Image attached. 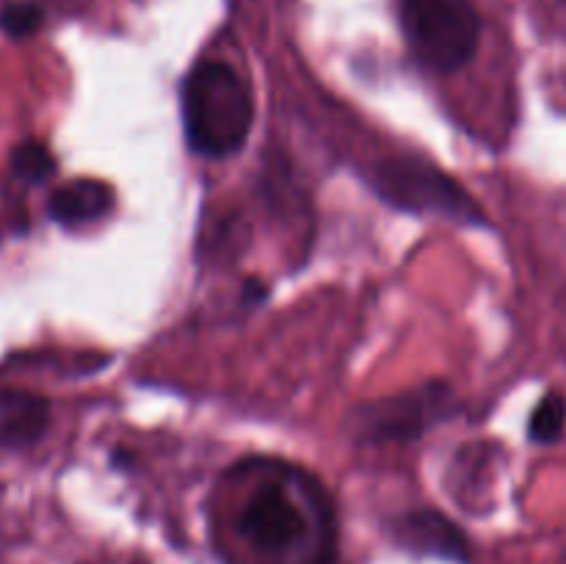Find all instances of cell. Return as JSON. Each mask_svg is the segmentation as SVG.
Here are the masks:
<instances>
[{
    "mask_svg": "<svg viewBox=\"0 0 566 564\" xmlns=\"http://www.w3.org/2000/svg\"><path fill=\"white\" fill-rule=\"evenodd\" d=\"M368 182L381 202L415 216H437L453 224H486L484 208L442 166L418 153L381 158L370 166Z\"/></svg>",
    "mask_w": 566,
    "mask_h": 564,
    "instance_id": "obj_3",
    "label": "cell"
},
{
    "mask_svg": "<svg viewBox=\"0 0 566 564\" xmlns=\"http://www.w3.org/2000/svg\"><path fill=\"white\" fill-rule=\"evenodd\" d=\"M114 188L94 177L64 182L48 199V216L61 227H86L114 210Z\"/></svg>",
    "mask_w": 566,
    "mask_h": 564,
    "instance_id": "obj_8",
    "label": "cell"
},
{
    "mask_svg": "<svg viewBox=\"0 0 566 564\" xmlns=\"http://www.w3.org/2000/svg\"><path fill=\"white\" fill-rule=\"evenodd\" d=\"M180 111L188 149L202 158L235 155L252 133V92L224 61H202L188 72L180 86Z\"/></svg>",
    "mask_w": 566,
    "mask_h": 564,
    "instance_id": "obj_2",
    "label": "cell"
},
{
    "mask_svg": "<svg viewBox=\"0 0 566 564\" xmlns=\"http://www.w3.org/2000/svg\"><path fill=\"white\" fill-rule=\"evenodd\" d=\"M566 426V398L562 393H547L539 404H536L534 415L528 420V437L534 442H556L564 435Z\"/></svg>",
    "mask_w": 566,
    "mask_h": 564,
    "instance_id": "obj_10",
    "label": "cell"
},
{
    "mask_svg": "<svg viewBox=\"0 0 566 564\" xmlns=\"http://www.w3.org/2000/svg\"><path fill=\"white\" fill-rule=\"evenodd\" d=\"M44 22V6L39 0H6L0 6V31L9 39H25Z\"/></svg>",
    "mask_w": 566,
    "mask_h": 564,
    "instance_id": "obj_11",
    "label": "cell"
},
{
    "mask_svg": "<svg viewBox=\"0 0 566 564\" xmlns=\"http://www.w3.org/2000/svg\"><path fill=\"white\" fill-rule=\"evenodd\" d=\"M11 175L25 186H39L55 175V158L42 142H22L11 153Z\"/></svg>",
    "mask_w": 566,
    "mask_h": 564,
    "instance_id": "obj_9",
    "label": "cell"
},
{
    "mask_svg": "<svg viewBox=\"0 0 566 564\" xmlns=\"http://www.w3.org/2000/svg\"><path fill=\"white\" fill-rule=\"evenodd\" d=\"M265 299V288L260 285L258 280H249L247 282V302L249 304H260Z\"/></svg>",
    "mask_w": 566,
    "mask_h": 564,
    "instance_id": "obj_12",
    "label": "cell"
},
{
    "mask_svg": "<svg viewBox=\"0 0 566 564\" xmlns=\"http://www.w3.org/2000/svg\"><path fill=\"white\" fill-rule=\"evenodd\" d=\"M392 536L401 547L418 556L446 558V562H470V540L448 514L437 509H415L392 523Z\"/></svg>",
    "mask_w": 566,
    "mask_h": 564,
    "instance_id": "obj_6",
    "label": "cell"
},
{
    "mask_svg": "<svg viewBox=\"0 0 566 564\" xmlns=\"http://www.w3.org/2000/svg\"><path fill=\"white\" fill-rule=\"evenodd\" d=\"M50 424L48 401L36 393L0 387V451L36 446Z\"/></svg>",
    "mask_w": 566,
    "mask_h": 564,
    "instance_id": "obj_7",
    "label": "cell"
},
{
    "mask_svg": "<svg viewBox=\"0 0 566 564\" xmlns=\"http://www.w3.org/2000/svg\"><path fill=\"white\" fill-rule=\"evenodd\" d=\"M459 409L457 393L448 382L431 379L412 390L379 398L357 407L348 418L359 442H412L446 424Z\"/></svg>",
    "mask_w": 566,
    "mask_h": 564,
    "instance_id": "obj_5",
    "label": "cell"
},
{
    "mask_svg": "<svg viewBox=\"0 0 566 564\" xmlns=\"http://www.w3.org/2000/svg\"><path fill=\"white\" fill-rule=\"evenodd\" d=\"M213 545L221 564H337L335 503L307 470L249 459L227 473Z\"/></svg>",
    "mask_w": 566,
    "mask_h": 564,
    "instance_id": "obj_1",
    "label": "cell"
},
{
    "mask_svg": "<svg viewBox=\"0 0 566 564\" xmlns=\"http://www.w3.org/2000/svg\"><path fill=\"white\" fill-rule=\"evenodd\" d=\"M409 53L437 75L462 70L479 50L481 17L470 0H398Z\"/></svg>",
    "mask_w": 566,
    "mask_h": 564,
    "instance_id": "obj_4",
    "label": "cell"
}]
</instances>
